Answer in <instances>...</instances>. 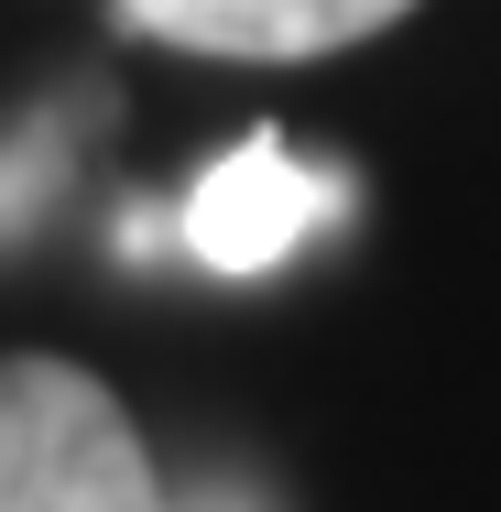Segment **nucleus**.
I'll return each instance as SVG.
<instances>
[{
  "label": "nucleus",
  "instance_id": "obj_1",
  "mask_svg": "<svg viewBox=\"0 0 501 512\" xmlns=\"http://www.w3.org/2000/svg\"><path fill=\"white\" fill-rule=\"evenodd\" d=\"M0 512H175L142 425L77 360H0Z\"/></svg>",
  "mask_w": 501,
  "mask_h": 512
},
{
  "label": "nucleus",
  "instance_id": "obj_2",
  "mask_svg": "<svg viewBox=\"0 0 501 512\" xmlns=\"http://www.w3.org/2000/svg\"><path fill=\"white\" fill-rule=\"evenodd\" d=\"M403 11L414 0H120L131 33L175 55H218V66H305V55L393 33Z\"/></svg>",
  "mask_w": 501,
  "mask_h": 512
},
{
  "label": "nucleus",
  "instance_id": "obj_3",
  "mask_svg": "<svg viewBox=\"0 0 501 512\" xmlns=\"http://www.w3.org/2000/svg\"><path fill=\"white\" fill-rule=\"evenodd\" d=\"M327 207H338V197L305 175L284 142H240V153H229V164L197 186L186 240H197V262H218V273H273V262L295 251Z\"/></svg>",
  "mask_w": 501,
  "mask_h": 512
}]
</instances>
